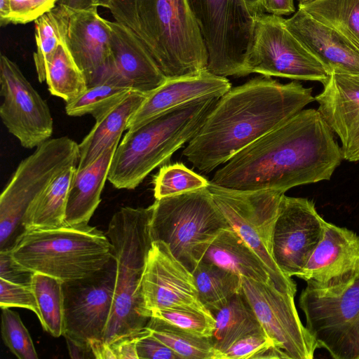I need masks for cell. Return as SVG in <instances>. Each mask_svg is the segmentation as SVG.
I'll use <instances>...</instances> for the list:
<instances>
[{
    "label": "cell",
    "mask_w": 359,
    "mask_h": 359,
    "mask_svg": "<svg viewBox=\"0 0 359 359\" xmlns=\"http://www.w3.org/2000/svg\"><path fill=\"white\" fill-rule=\"evenodd\" d=\"M76 168L70 166L65 169L33 199L22 219L24 231L64 225L69 192Z\"/></svg>",
    "instance_id": "obj_27"
},
{
    "label": "cell",
    "mask_w": 359,
    "mask_h": 359,
    "mask_svg": "<svg viewBox=\"0 0 359 359\" xmlns=\"http://www.w3.org/2000/svg\"><path fill=\"white\" fill-rule=\"evenodd\" d=\"M146 327L182 359H221L211 337L198 336L155 317L150 318Z\"/></svg>",
    "instance_id": "obj_33"
},
{
    "label": "cell",
    "mask_w": 359,
    "mask_h": 359,
    "mask_svg": "<svg viewBox=\"0 0 359 359\" xmlns=\"http://www.w3.org/2000/svg\"><path fill=\"white\" fill-rule=\"evenodd\" d=\"M298 8L337 31L359 50V0H317L298 4Z\"/></svg>",
    "instance_id": "obj_32"
},
{
    "label": "cell",
    "mask_w": 359,
    "mask_h": 359,
    "mask_svg": "<svg viewBox=\"0 0 359 359\" xmlns=\"http://www.w3.org/2000/svg\"><path fill=\"white\" fill-rule=\"evenodd\" d=\"M284 24L330 74L359 75V50L337 31L301 8Z\"/></svg>",
    "instance_id": "obj_22"
},
{
    "label": "cell",
    "mask_w": 359,
    "mask_h": 359,
    "mask_svg": "<svg viewBox=\"0 0 359 359\" xmlns=\"http://www.w3.org/2000/svg\"><path fill=\"white\" fill-rule=\"evenodd\" d=\"M148 94L133 91L122 101L96 119L88 134L79 144V159L77 170L93 163L102 154L119 142L128 121Z\"/></svg>",
    "instance_id": "obj_25"
},
{
    "label": "cell",
    "mask_w": 359,
    "mask_h": 359,
    "mask_svg": "<svg viewBox=\"0 0 359 359\" xmlns=\"http://www.w3.org/2000/svg\"><path fill=\"white\" fill-rule=\"evenodd\" d=\"M213 316L215 325L211 339L221 359L222 354L240 339L264 332L242 291L233 295Z\"/></svg>",
    "instance_id": "obj_28"
},
{
    "label": "cell",
    "mask_w": 359,
    "mask_h": 359,
    "mask_svg": "<svg viewBox=\"0 0 359 359\" xmlns=\"http://www.w3.org/2000/svg\"><path fill=\"white\" fill-rule=\"evenodd\" d=\"M321 93L315 96L318 110L341 144L343 158L359 161V84L348 75L331 73Z\"/></svg>",
    "instance_id": "obj_20"
},
{
    "label": "cell",
    "mask_w": 359,
    "mask_h": 359,
    "mask_svg": "<svg viewBox=\"0 0 359 359\" xmlns=\"http://www.w3.org/2000/svg\"><path fill=\"white\" fill-rule=\"evenodd\" d=\"M208 54V71L245 76L254 15L245 0H187Z\"/></svg>",
    "instance_id": "obj_10"
},
{
    "label": "cell",
    "mask_w": 359,
    "mask_h": 359,
    "mask_svg": "<svg viewBox=\"0 0 359 359\" xmlns=\"http://www.w3.org/2000/svg\"><path fill=\"white\" fill-rule=\"evenodd\" d=\"M118 144L108 148L88 166L76 170L69 192L64 224H88L101 201V194Z\"/></svg>",
    "instance_id": "obj_24"
},
{
    "label": "cell",
    "mask_w": 359,
    "mask_h": 359,
    "mask_svg": "<svg viewBox=\"0 0 359 359\" xmlns=\"http://www.w3.org/2000/svg\"><path fill=\"white\" fill-rule=\"evenodd\" d=\"M155 317L201 337H211L215 325L213 315L205 307L176 306L154 310Z\"/></svg>",
    "instance_id": "obj_36"
},
{
    "label": "cell",
    "mask_w": 359,
    "mask_h": 359,
    "mask_svg": "<svg viewBox=\"0 0 359 359\" xmlns=\"http://www.w3.org/2000/svg\"><path fill=\"white\" fill-rule=\"evenodd\" d=\"M231 88L226 77L209 71L197 75L167 79L147 97L128 121L126 130L135 129L161 114L193 100L221 97Z\"/></svg>",
    "instance_id": "obj_23"
},
{
    "label": "cell",
    "mask_w": 359,
    "mask_h": 359,
    "mask_svg": "<svg viewBox=\"0 0 359 359\" xmlns=\"http://www.w3.org/2000/svg\"><path fill=\"white\" fill-rule=\"evenodd\" d=\"M139 336L123 338L109 344L116 359H139L136 348V340Z\"/></svg>",
    "instance_id": "obj_44"
},
{
    "label": "cell",
    "mask_w": 359,
    "mask_h": 359,
    "mask_svg": "<svg viewBox=\"0 0 359 359\" xmlns=\"http://www.w3.org/2000/svg\"><path fill=\"white\" fill-rule=\"evenodd\" d=\"M220 97L180 105L128 130L112 158L107 180L116 189H134L156 168L195 135Z\"/></svg>",
    "instance_id": "obj_5"
},
{
    "label": "cell",
    "mask_w": 359,
    "mask_h": 359,
    "mask_svg": "<svg viewBox=\"0 0 359 359\" xmlns=\"http://www.w3.org/2000/svg\"><path fill=\"white\" fill-rule=\"evenodd\" d=\"M116 269L114 257L95 274L63 283V336L66 340L86 348L91 353L90 345L103 341L112 309Z\"/></svg>",
    "instance_id": "obj_13"
},
{
    "label": "cell",
    "mask_w": 359,
    "mask_h": 359,
    "mask_svg": "<svg viewBox=\"0 0 359 359\" xmlns=\"http://www.w3.org/2000/svg\"><path fill=\"white\" fill-rule=\"evenodd\" d=\"M1 330L5 345L19 359H38L31 336L19 314L1 308Z\"/></svg>",
    "instance_id": "obj_38"
},
{
    "label": "cell",
    "mask_w": 359,
    "mask_h": 359,
    "mask_svg": "<svg viewBox=\"0 0 359 359\" xmlns=\"http://www.w3.org/2000/svg\"><path fill=\"white\" fill-rule=\"evenodd\" d=\"M201 261L256 281L267 282L271 279L257 253L231 227L217 235Z\"/></svg>",
    "instance_id": "obj_26"
},
{
    "label": "cell",
    "mask_w": 359,
    "mask_h": 359,
    "mask_svg": "<svg viewBox=\"0 0 359 359\" xmlns=\"http://www.w3.org/2000/svg\"><path fill=\"white\" fill-rule=\"evenodd\" d=\"M297 277L320 294H341L359 278V236L326 222L323 239Z\"/></svg>",
    "instance_id": "obj_17"
},
{
    "label": "cell",
    "mask_w": 359,
    "mask_h": 359,
    "mask_svg": "<svg viewBox=\"0 0 359 359\" xmlns=\"http://www.w3.org/2000/svg\"><path fill=\"white\" fill-rule=\"evenodd\" d=\"M326 221L305 198L283 196L272 235L273 258L287 276H297L323 238Z\"/></svg>",
    "instance_id": "obj_16"
},
{
    "label": "cell",
    "mask_w": 359,
    "mask_h": 359,
    "mask_svg": "<svg viewBox=\"0 0 359 359\" xmlns=\"http://www.w3.org/2000/svg\"><path fill=\"white\" fill-rule=\"evenodd\" d=\"M263 10L276 15H289L295 13L294 0H262Z\"/></svg>",
    "instance_id": "obj_45"
},
{
    "label": "cell",
    "mask_w": 359,
    "mask_h": 359,
    "mask_svg": "<svg viewBox=\"0 0 359 359\" xmlns=\"http://www.w3.org/2000/svg\"><path fill=\"white\" fill-rule=\"evenodd\" d=\"M93 5L109 8L111 0H90Z\"/></svg>",
    "instance_id": "obj_48"
},
{
    "label": "cell",
    "mask_w": 359,
    "mask_h": 359,
    "mask_svg": "<svg viewBox=\"0 0 359 359\" xmlns=\"http://www.w3.org/2000/svg\"><path fill=\"white\" fill-rule=\"evenodd\" d=\"M63 283L57 278L40 273H32L29 283L38 306V318L43 330L55 337L65 332Z\"/></svg>",
    "instance_id": "obj_31"
},
{
    "label": "cell",
    "mask_w": 359,
    "mask_h": 359,
    "mask_svg": "<svg viewBox=\"0 0 359 359\" xmlns=\"http://www.w3.org/2000/svg\"><path fill=\"white\" fill-rule=\"evenodd\" d=\"M153 206L123 207L112 216L106 233L116 269L112 309L103 341L111 344L141 334L150 319L145 316L141 280L152 245L150 222Z\"/></svg>",
    "instance_id": "obj_4"
},
{
    "label": "cell",
    "mask_w": 359,
    "mask_h": 359,
    "mask_svg": "<svg viewBox=\"0 0 359 359\" xmlns=\"http://www.w3.org/2000/svg\"><path fill=\"white\" fill-rule=\"evenodd\" d=\"M64 43L83 73L88 87L102 82L108 74L110 28L97 6L72 8L62 4L54 8Z\"/></svg>",
    "instance_id": "obj_18"
},
{
    "label": "cell",
    "mask_w": 359,
    "mask_h": 359,
    "mask_svg": "<svg viewBox=\"0 0 359 359\" xmlns=\"http://www.w3.org/2000/svg\"><path fill=\"white\" fill-rule=\"evenodd\" d=\"M11 0H0V24L5 26L11 23Z\"/></svg>",
    "instance_id": "obj_46"
},
{
    "label": "cell",
    "mask_w": 359,
    "mask_h": 359,
    "mask_svg": "<svg viewBox=\"0 0 359 359\" xmlns=\"http://www.w3.org/2000/svg\"><path fill=\"white\" fill-rule=\"evenodd\" d=\"M343 158L341 147L318 109H302L224 163L210 182L240 190L285 193L329 180Z\"/></svg>",
    "instance_id": "obj_1"
},
{
    "label": "cell",
    "mask_w": 359,
    "mask_h": 359,
    "mask_svg": "<svg viewBox=\"0 0 359 359\" xmlns=\"http://www.w3.org/2000/svg\"><path fill=\"white\" fill-rule=\"evenodd\" d=\"M108 9L168 79L208 70L207 49L187 0H111Z\"/></svg>",
    "instance_id": "obj_3"
},
{
    "label": "cell",
    "mask_w": 359,
    "mask_h": 359,
    "mask_svg": "<svg viewBox=\"0 0 359 359\" xmlns=\"http://www.w3.org/2000/svg\"><path fill=\"white\" fill-rule=\"evenodd\" d=\"M133 91L106 79L88 88L77 98L66 103L65 111L70 116L92 115L99 118Z\"/></svg>",
    "instance_id": "obj_34"
},
{
    "label": "cell",
    "mask_w": 359,
    "mask_h": 359,
    "mask_svg": "<svg viewBox=\"0 0 359 359\" xmlns=\"http://www.w3.org/2000/svg\"><path fill=\"white\" fill-rule=\"evenodd\" d=\"M299 303L318 347L335 359H359V278L337 296L320 294L306 286Z\"/></svg>",
    "instance_id": "obj_12"
},
{
    "label": "cell",
    "mask_w": 359,
    "mask_h": 359,
    "mask_svg": "<svg viewBox=\"0 0 359 359\" xmlns=\"http://www.w3.org/2000/svg\"><path fill=\"white\" fill-rule=\"evenodd\" d=\"M34 24L36 50L34 61L38 80L42 83L46 81V60L63 40L55 8L36 19Z\"/></svg>",
    "instance_id": "obj_37"
},
{
    "label": "cell",
    "mask_w": 359,
    "mask_h": 359,
    "mask_svg": "<svg viewBox=\"0 0 359 359\" xmlns=\"http://www.w3.org/2000/svg\"><path fill=\"white\" fill-rule=\"evenodd\" d=\"M192 273L198 299L212 315L242 291L241 276L214 264L201 261Z\"/></svg>",
    "instance_id": "obj_29"
},
{
    "label": "cell",
    "mask_w": 359,
    "mask_h": 359,
    "mask_svg": "<svg viewBox=\"0 0 359 359\" xmlns=\"http://www.w3.org/2000/svg\"><path fill=\"white\" fill-rule=\"evenodd\" d=\"M353 81L359 84V75H348Z\"/></svg>",
    "instance_id": "obj_49"
},
{
    "label": "cell",
    "mask_w": 359,
    "mask_h": 359,
    "mask_svg": "<svg viewBox=\"0 0 359 359\" xmlns=\"http://www.w3.org/2000/svg\"><path fill=\"white\" fill-rule=\"evenodd\" d=\"M252 73L324 84L330 74L287 29L282 16L261 12L254 15L252 42L245 63Z\"/></svg>",
    "instance_id": "obj_11"
},
{
    "label": "cell",
    "mask_w": 359,
    "mask_h": 359,
    "mask_svg": "<svg viewBox=\"0 0 359 359\" xmlns=\"http://www.w3.org/2000/svg\"><path fill=\"white\" fill-rule=\"evenodd\" d=\"M79 159V144L60 137L21 161L0 196V252H8L24 232L22 219L33 199L65 169L77 167Z\"/></svg>",
    "instance_id": "obj_8"
},
{
    "label": "cell",
    "mask_w": 359,
    "mask_h": 359,
    "mask_svg": "<svg viewBox=\"0 0 359 359\" xmlns=\"http://www.w3.org/2000/svg\"><path fill=\"white\" fill-rule=\"evenodd\" d=\"M299 1V4H305L308 3H311L312 1H315L317 0H297Z\"/></svg>",
    "instance_id": "obj_50"
},
{
    "label": "cell",
    "mask_w": 359,
    "mask_h": 359,
    "mask_svg": "<svg viewBox=\"0 0 359 359\" xmlns=\"http://www.w3.org/2000/svg\"><path fill=\"white\" fill-rule=\"evenodd\" d=\"M311 88L259 76L222 95L182 151L208 173L315 101Z\"/></svg>",
    "instance_id": "obj_2"
},
{
    "label": "cell",
    "mask_w": 359,
    "mask_h": 359,
    "mask_svg": "<svg viewBox=\"0 0 359 359\" xmlns=\"http://www.w3.org/2000/svg\"><path fill=\"white\" fill-rule=\"evenodd\" d=\"M136 348L139 359H182L168 346L152 336L147 327L137 338Z\"/></svg>",
    "instance_id": "obj_42"
},
{
    "label": "cell",
    "mask_w": 359,
    "mask_h": 359,
    "mask_svg": "<svg viewBox=\"0 0 359 359\" xmlns=\"http://www.w3.org/2000/svg\"><path fill=\"white\" fill-rule=\"evenodd\" d=\"M46 81L50 94L69 102L87 88L85 76L64 42L46 63Z\"/></svg>",
    "instance_id": "obj_30"
},
{
    "label": "cell",
    "mask_w": 359,
    "mask_h": 359,
    "mask_svg": "<svg viewBox=\"0 0 359 359\" xmlns=\"http://www.w3.org/2000/svg\"><path fill=\"white\" fill-rule=\"evenodd\" d=\"M145 316L156 309L176 306L204 307L191 272L160 241H153L141 280Z\"/></svg>",
    "instance_id": "obj_19"
},
{
    "label": "cell",
    "mask_w": 359,
    "mask_h": 359,
    "mask_svg": "<svg viewBox=\"0 0 359 359\" xmlns=\"http://www.w3.org/2000/svg\"><path fill=\"white\" fill-rule=\"evenodd\" d=\"M209 183L205 177L182 163L165 165L154 178V195L156 199H159L208 187Z\"/></svg>",
    "instance_id": "obj_35"
},
{
    "label": "cell",
    "mask_w": 359,
    "mask_h": 359,
    "mask_svg": "<svg viewBox=\"0 0 359 359\" xmlns=\"http://www.w3.org/2000/svg\"><path fill=\"white\" fill-rule=\"evenodd\" d=\"M0 116L8 132L26 149L36 148L53 134V121L46 102L7 56L0 57Z\"/></svg>",
    "instance_id": "obj_15"
},
{
    "label": "cell",
    "mask_w": 359,
    "mask_h": 359,
    "mask_svg": "<svg viewBox=\"0 0 359 359\" xmlns=\"http://www.w3.org/2000/svg\"><path fill=\"white\" fill-rule=\"evenodd\" d=\"M11 23L26 24L35 21L51 11L59 0H11Z\"/></svg>",
    "instance_id": "obj_41"
},
{
    "label": "cell",
    "mask_w": 359,
    "mask_h": 359,
    "mask_svg": "<svg viewBox=\"0 0 359 359\" xmlns=\"http://www.w3.org/2000/svg\"><path fill=\"white\" fill-rule=\"evenodd\" d=\"M32 273L17 265L12 259L9 252H0V278L29 285Z\"/></svg>",
    "instance_id": "obj_43"
},
{
    "label": "cell",
    "mask_w": 359,
    "mask_h": 359,
    "mask_svg": "<svg viewBox=\"0 0 359 359\" xmlns=\"http://www.w3.org/2000/svg\"><path fill=\"white\" fill-rule=\"evenodd\" d=\"M242 293L262 329L289 359H312L318 344L297 311L294 295L282 292L271 279L259 282L241 277Z\"/></svg>",
    "instance_id": "obj_14"
},
{
    "label": "cell",
    "mask_w": 359,
    "mask_h": 359,
    "mask_svg": "<svg viewBox=\"0 0 359 359\" xmlns=\"http://www.w3.org/2000/svg\"><path fill=\"white\" fill-rule=\"evenodd\" d=\"M8 252L23 270L63 283L88 278L114 258L107 234L88 224L26 230Z\"/></svg>",
    "instance_id": "obj_6"
},
{
    "label": "cell",
    "mask_w": 359,
    "mask_h": 359,
    "mask_svg": "<svg viewBox=\"0 0 359 359\" xmlns=\"http://www.w3.org/2000/svg\"><path fill=\"white\" fill-rule=\"evenodd\" d=\"M208 189L230 226L263 262L277 288L295 295V282L280 270L272 255L273 227L285 194L273 189H229L211 182Z\"/></svg>",
    "instance_id": "obj_9"
},
{
    "label": "cell",
    "mask_w": 359,
    "mask_h": 359,
    "mask_svg": "<svg viewBox=\"0 0 359 359\" xmlns=\"http://www.w3.org/2000/svg\"><path fill=\"white\" fill-rule=\"evenodd\" d=\"M245 1L254 15L264 12L262 0H245Z\"/></svg>",
    "instance_id": "obj_47"
},
{
    "label": "cell",
    "mask_w": 359,
    "mask_h": 359,
    "mask_svg": "<svg viewBox=\"0 0 359 359\" xmlns=\"http://www.w3.org/2000/svg\"><path fill=\"white\" fill-rule=\"evenodd\" d=\"M107 23L111 33L110 59L104 80L146 94L163 85L168 79L137 39L117 22L107 20Z\"/></svg>",
    "instance_id": "obj_21"
},
{
    "label": "cell",
    "mask_w": 359,
    "mask_h": 359,
    "mask_svg": "<svg viewBox=\"0 0 359 359\" xmlns=\"http://www.w3.org/2000/svg\"><path fill=\"white\" fill-rule=\"evenodd\" d=\"M152 206L153 241L165 243L191 272L217 235L231 227L208 187L156 199Z\"/></svg>",
    "instance_id": "obj_7"
},
{
    "label": "cell",
    "mask_w": 359,
    "mask_h": 359,
    "mask_svg": "<svg viewBox=\"0 0 359 359\" xmlns=\"http://www.w3.org/2000/svg\"><path fill=\"white\" fill-rule=\"evenodd\" d=\"M0 307H20L39 316L34 294L30 285L17 283L0 278Z\"/></svg>",
    "instance_id": "obj_39"
},
{
    "label": "cell",
    "mask_w": 359,
    "mask_h": 359,
    "mask_svg": "<svg viewBox=\"0 0 359 359\" xmlns=\"http://www.w3.org/2000/svg\"><path fill=\"white\" fill-rule=\"evenodd\" d=\"M275 344L265 332H257L236 341L222 354V359L255 358L259 352Z\"/></svg>",
    "instance_id": "obj_40"
}]
</instances>
